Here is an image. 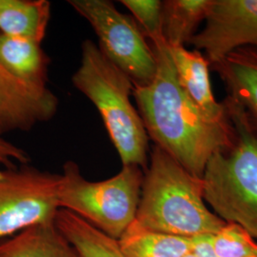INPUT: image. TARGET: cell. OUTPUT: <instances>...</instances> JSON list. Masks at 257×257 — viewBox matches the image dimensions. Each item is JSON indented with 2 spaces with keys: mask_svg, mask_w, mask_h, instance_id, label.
I'll list each match as a JSON object with an SVG mask.
<instances>
[{
  "mask_svg": "<svg viewBox=\"0 0 257 257\" xmlns=\"http://www.w3.org/2000/svg\"><path fill=\"white\" fill-rule=\"evenodd\" d=\"M136 221L147 230L185 238L212 235L226 225L207 207L202 178L155 145L144 172Z\"/></svg>",
  "mask_w": 257,
  "mask_h": 257,
  "instance_id": "7a4b0ae2",
  "label": "cell"
},
{
  "mask_svg": "<svg viewBox=\"0 0 257 257\" xmlns=\"http://www.w3.org/2000/svg\"><path fill=\"white\" fill-rule=\"evenodd\" d=\"M0 257H84L54 223L39 224L0 241Z\"/></svg>",
  "mask_w": 257,
  "mask_h": 257,
  "instance_id": "4fadbf2b",
  "label": "cell"
},
{
  "mask_svg": "<svg viewBox=\"0 0 257 257\" xmlns=\"http://www.w3.org/2000/svg\"><path fill=\"white\" fill-rule=\"evenodd\" d=\"M223 103L234 138L230 148L213 154L207 163L204 199L222 220L257 239V125L229 95Z\"/></svg>",
  "mask_w": 257,
  "mask_h": 257,
  "instance_id": "3957f363",
  "label": "cell"
},
{
  "mask_svg": "<svg viewBox=\"0 0 257 257\" xmlns=\"http://www.w3.org/2000/svg\"><path fill=\"white\" fill-rule=\"evenodd\" d=\"M190 44L211 66L241 48H257V0H212L205 27Z\"/></svg>",
  "mask_w": 257,
  "mask_h": 257,
  "instance_id": "ba28073f",
  "label": "cell"
},
{
  "mask_svg": "<svg viewBox=\"0 0 257 257\" xmlns=\"http://www.w3.org/2000/svg\"><path fill=\"white\" fill-rule=\"evenodd\" d=\"M72 83L101 115L122 166L149 164V137L143 121L131 101L134 84L91 39L81 46V61Z\"/></svg>",
  "mask_w": 257,
  "mask_h": 257,
  "instance_id": "277c9868",
  "label": "cell"
},
{
  "mask_svg": "<svg viewBox=\"0 0 257 257\" xmlns=\"http://www.w3.org/2000/svg\"><path fill=\"white\" fill-rule=\"evenodd\" d=\"M57 96L48 87L19 80L0 64V137L28 132L52 119L58 110Z\"/></svg>",
  "mask_w": 257,
  "mask_h": 257,
  "instance_id": "9c48e42d",
  "label": "cell"
},
{
  "mask_svg": "<svg viewBox=\"0 0 257 257\" xmlns=\"http://www.w3.org/2000/svg\"><path fill=\"white\" fill-rule=\"evenodd\" d=\"M212 0L162 1V35L167 45L186 47L205 21Z\"/></svg>",
  "mask_w": 257,
  "mask_h": 257,
  "instance_id": "2e32d148",
  "label": "cell"
},
{
  "mask_svg": "<svg viewBox=\"0 0 257 257\" xmlns=\"http://www.w3.org/2000/svg\"><path fill=\"white\" fill-rule=\"evenodd\" d=\"M192 252L194 257H217L211 245V235L192 238Z\"/></svg>",
  "mask_w": 257,
  "mask_h": 257,
  "instance_id": "44dd1931",
  "label": "cell"
},
{
  "mask_svg": "<svg viewBox=\"0 0 257 257\" xmlns=\"http://www.w3.org/2000/svg\"><path fill=\"white\" fill-rule=\"evenodd\" d=\"M120 3L132 13L138 27L150 42L164 39L162 35V1L121 0Z\"/></svg>",
  "mask_w": 257,
  "mask_h": 257,
  "instance_id": "d6986e66",
  "label": "cell"
},
{
  "mask_svg": "<svg viewBox=\"0 0 257 257\" xmlns=\"http://www.w3.org/2000/svg\"><path fill=\"white\" fill-rule=\"evenodd\" d=\"M170 50L178 81L193 104L211 122L230 126L224 103L217 101L212 92L211 63L207 57L202 52L186 47H170Z\"/></svg>",
  "mask_w": 257,
  "mask_h": 257,
  "instance_id": "30bf717a",
  "label": "cell"
},
{
  "mask_svg": "<svg viewBox=\"0 0 257 257\" xmlns=\"http://www.w3.org/2000/svg\"><path fill=\"white\" fill-rule=\"evenodd\" d=\"M150 45L156 56V76L147 86L133 91L148 137L190 174L202 178L211 156L231 146L232 125L211 122L193 104L178 81L164 39Z\"/></svg>",
  "mask_w": 257,
  "mask_h": 257,
  "instance_id": "6da1fadb",
  "label": "cell"
},
{
  "mask_svg": "<svg viewBox=\"0 0 257 257\" xmlns=\"http://www.w3.org/2000/svg\"><path fill=\"white\" fill-rule=\"evenodd\" d=\"M228 95L246 110L257 125V48H241L211 65Z\"/></svg>",
  "mask_w": 257,
  "mask_h": 257,
  "instance_id": "8fae6325",
  "label": "cell"
},
{
  "mask_svg": "<svg viewBox=\"0 0 257 257\" xmlns=\"http://www.w3.org/2000/svg\"><path fill=\"white\" fill-rule=\"evenodd\" d=\"M41 42L0 33V64L23 82L47 87L50 59Z\"/></svg>",
  "mask_w": 257,
  "mask_h": 257,
  "instance_id": "7c38bea8",
  "label": "cell"
},
{
  "mask_svg": "<svg viewBox=\"0 0 257 257\" xmlns=\"http://www.w3.org/2000/svg\"><path fill=\"white\" fill-rule=\"evenodd\" d=\"M211 245L217 257H257L255 239L234 223H226L211 235Z\"/></svg>",
  "mask_w": 257,
  "mask_h": 257,
  "instance_id": "ac0fdd59",
  "label": "cell"
},
{
  "mask_svg": "<svg viewBox=\"0 0 257 257\" xmlns=\"http://www.w3.org/2000/svg\"><path fill=\"white\" fill-rule=\"evenodd\" d=\"M31 157L27 152L0 137V164L4 168L29 164Z\"/></svg>",
  "mask_w": 257,
  "mask_h": 257,
  "instance_id": "ffe728a7",
  "label": "cell"
},
{
  "mask_svg": "<svg viewBox=\"0 0 257 257\" xmlns=\"http://www.w3.org/2000/svg\"><path fill=\"white\" fill-rule=\"evenodd\" d=\"M117 243L124 257H185L192 252V238L147 230L137 221Z\"/></svg>",
  "mask_w": 257,
  "mask_h": 257,
  "instance_id": "9a60e30c",
  "label": "cell"
},
{
  "mask_svg": "<svg viewBox=\"0 0 257 257\" xmlns=\"http://www.w3.org/2000/svg\"><path fill=\"white\" fill-rule=\"evenodd\" d=\"M143 178L140 167L127 165L110 178L92 182L83 176L76 162L67 161L58 187L59 210L73 212L118 240L137 218Z\"/></svg>",
  "mask_w": 257,
  "mask_h": 257,
  "instance_id": "5b68a950",
  "label": "cell"
},
{
  "mask_svg": "<svg viewBox=\"0 0 257 257\" xmlns=\"http://www.w3.org/2000/svg\"><path fill=\"white\" fill-rule=\"evenodd\" d=\"M60 175L29 164L0 169V241L55 222Z\"/></svg>",
  "mask_w": 257,
  "mask_h": 257,
  "instance_id": "52a82bcc",
  "label": "cell"
},
{
  "mask_svg": "<svg viewBox=\"0 0 257 257\" xmlns=\"http://www.w3.org/2000/svg\"><path fill=\"white\" fill-rule=\"evenodd\" d=\"M55 225L84 257H124L116 239L95 229L71 211L60 209Z\"/></svg>",
  "mask_w": 257,
  "mask_h": 257,
  "instance_id": "e0dca14e",
  "label": "cell"
},
{
  "mask_svg": "<svg viewBox=\"0 0 257 257\" xmlns=\"http://www.w3.org/2000/svg\"><path fill=\"white\" fill-rule=\"evenodd\" d=\"M51 19L47 0H0V33L43 41Z\"/></svg>",
  "mask_w": 257,
  "mask_h": 257,
  "instance_id": "5bb4252c",
  "label": "cell"
},
{
  "mask_svg": "<svg viewBox=\"0 0 257 257\" xmlns=\"http://www.w3.org/2000/svg\"><path fill=\"white\" fill-rule=\"evenodd\" d=\"M98 38V47L137 86H147L156 74V56L136 20L108 0H69Z\"/></svg>",
  "mask_w": 257,
  "mask_h": 257,
  "instance_id": "8992f818",
  "label": "cell"
},
{
  "mask_svg": "<svg viewBox=\"0 0 257 257\" xmlns=\"http://www.w3.org/2000/svg\"><path fill=\"white\" fill-rule=\"evenodd\" d=\"M185 257H194V255H193V252H190V253H189L187 256Z\"/></svg>",
  "mask_w": 257,
  "mask_h": 257,
  "instance_id": "7402d4cb",
  "label": "cell"
}]
</instances>
